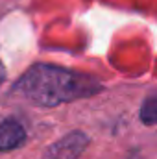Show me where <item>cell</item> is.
I'll return each instance as SVG.
<instances>
[{"instance_id": "6da1fadb", "label": "cell", "mask_w": 157, "mask_h": 159, "mask_svg": "<svg viewBox=\"0 0 157 159\" xmlns=\"http://www.w3.org/2000/svg\"><path fill=\"white\" fill-rule=\"evenodd\" d=\"M15 89L30 102L43 107H52L94 94L100 89V83L91 76H83L54 65H34L19 80Z\"/></svg>"}, {"instance_id": "7a4b0ae2", "label": "cell", "mask_w": 157, "mask_h": 159, "mask_svg": "<svg viewBox=\"0 0 157 159\" xmlns=\"http://www.w3.org/2000/svg\"><path fill=\"white\" fill-rule=\"evenodd\" d=\"M87 146V137L83 133H70L63 137L57 144L50 148V159H76Z\"/></svg>"}, {"instance_id": "3957f363", "label": "cell", "mask_w": 157, "mask_h": 159, "mask_svg": "<svg viewBox=\"0 0 157 159\" xmlns=\"http://www.w3.org/2000/svg\"><path fill=\"white\" fill-rule=\"evenodd\" d=\"M26 141V131L17 120L9 119L0 124V152L15 150Z\"/></svg>"}, {"instance_id": "277c9868", "label": "cell", "mask_w": 157, "mask_h": 159, "mask_svg": "<svg viewBox=\"0 0 157 159\" xmlns=\"http://www.w3.org/2000/svg\"><path fill=\"white\" fill-rule=\"evenodd\" d=\"M141 119H142V122H146V124H155L157 122V94L155 96H150L142 104Z\"/></svg>"}, {"instance_id": "5b68a950", "label": "cell", "mask_w": 157, "mask_h": 159, "mask_svg": "<svg viewBox=\"0 0 157 159\" xmlns=\"http://www.w3.org/2000/svg\"><path fill=\"white\" fill-rule=\"evenodd\" d=\"M4 78H6V70H4V65L0 63V83L4 81Z\"/></svg>"}]
</instances>
